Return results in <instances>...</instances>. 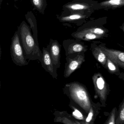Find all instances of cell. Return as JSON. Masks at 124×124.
<instances>
[{"mask_svg": "<svg viewBox=\"0 0 124 124\" xmlns=\"http://www.w3.org/2000/svg\"><path fill=\"white\" fill-rule=\"evenodd\" d=\"M72 36L77 39L87 41L97 39H101L103 37L93 33L82 31L80 30H78L77 31L72 33Z\"/></svg>", "mask_w": 124, "mask_h": 124, "instance_id": "cell-13", "label": "cell"}, {"mask_svg": "<svg viewBox=\"0 0 124 124\" xmlns=\"http://www.w3.org/2000/svg\"><path fill=\"white\" fill-rule=\"evenodd\" d=\"M3 0H0V6H1V4H2Z\"/></svg>", "mask_w": 124, "mask_h": 124, "instance_id": "cell-25", "label": "cell"}, {"mask_svg": "<svg viewBox=\"0 0 124 124\" xmlns=\"http://www.w3.org/2000/svg\"><path fill=\"white\" fill-rule=\"evenodd\" d=\"M120 27L121 29L123 31V32H124V23L122 25L120 26Z\"/></svg>", "mask_w": 124, "mask_h": 124, "instance_id": "cell-24", "label": "cell"}, {"mask_svg": "<svg viewBox=\"0 0 124 124\" xmlns=\"http://www.w3.org/2000/svg\"><path fill=\"white\" fill-rule=\"evenodd\" d=\"M117 112L116 107H115L112 110L106 122L104 123V124H116V114Z\"/></svg>", "mask_w": 124, "mask_h": 124, "instance_id": "cell-23", "label": "cell"}, {"mask_svg": "<svg viewBox=\"0 0 124 124\" xmlns=\"http://www.w3.org/2000/svg\"><path fill=\"white\" fill-rule=\"evenodd\" d=\"M96 94L100 99L103 106L106 104L108 93L107 84L102 75L100 73H95L92 77Z\"/></svg>", "mask_w": 124, "mask_h": 124, "instance_id": "cell-5", "label": "cell"}, {"mask_svg": "<svg viewBox=\"0 0 124 124\" xmlns=\"http://www.w3.org/2000/svg\"><path fill=\"white\" fill-rule=\"evenodd\" d=\"M47 48L50 54L55 68L58 69L61 66V45L57 40L51 39Z\"/></svg>", "mask_w": 124, "mask_h": 124, "instance_id": "cell-8", "label": "cell"}, {"mask_svg": "<svg viewBox=\"0 0 124 124\" xmlns=\"http://www.w3.org/2000/svg\"><path fill=\"white\" fill-rule=\"evenodd\" d=\"M18 31L26 59L29 61L38 60L41 62L42 51L32 35L30 27L24 21L22 22Z\"/></svg>", "mask_w": 124, "mask_h": 124, "instance_id": "cell-1", "label": "cell"}, {"mask_svg": "<svg viewBox=\"0 0 124 124\" xmlns=\"http://www.w3.org/2000/svg\"><path fill=\"white\" fill-rule=\"evenodd\" d=\"M99 47L107 58L117 66L124 69V52L108 48L102 45Z\"/></svg>", "mask_w": 124, "mask_h": 124, "instance_id": "cell-7", "label": "cell"}, {"mask_svg": "<svg viewBox=\"0 0 124 124\" xmlns=\"http://www.w3.org/2000/svg\"><path fill=\"white\" fill-rule=\"evenodd\" d=\"M92 10L91 6L87 3L82 2H70L63 6L64 13H81L86 14Z\"/></svg>", "mask_w": 124, "mask_h": 124, "instance_id": "cell-10", "label": "cell"}, {"mask_svg": "<svg viewBox=\"0 0 124 124\" xmlns=\"http://www.w3.org/2000/svg\"><path fill=\"white\" fill-rule=\"evenodd\" d=\"M31 1L35 8L41 14L44 15L47 5L46 0H31Z\"/></svg>", "mask_w": 124, "mask_h": 124, "instance_id": "cell-18", "label": "cell"}, {"mask_svg": "<svg viewBox=\"0 0 124 124\" xmlns=\"http://www.w3.org/2000/svg\"><path fill=\"white\" fill-rule=\"evenodd\" d=\"M18 0H14V1H18Z\"/></svg>", "mask_w": 124, "mask_h": 124, "instance_id": "cell-26", "label": "cell"}, {"mask_svg": "<svg viewBox=\"0 0 124 124\" xmlns=\"http://www.w3.org/2000/svg\"><path fill=\"white\" fill-rule=\"evenodd\" d=\"M98 111L95 108L94 105L92 104L90 109L88 112L87 116L86 117L84 121L80 122L81 124H94V120L96 117L97 116Z\"/></svg>", "mask_w": 124, "mask_h": 124, "instance_id": "cell-17", "label": "cell"}, {"mask_svg": "<svg viewBox=\"0 0 124 124\" xmlns=\"http://www.w3.org/2000/svg\"><path fill=\"white\" fill-rule=\"evenodd\" d=\"M69 106L72 110V115L73 116L74 118L79 120H83V121L85 120L86 118L85 116H84L80 111L76 107H75L74 103L73 101H70Z\"/></svg>", "mask_w": 124, "mask_h": 124, "instance_id": "cell-19", "label": "cell"}, {"mask_svg": "<svg viewBox=\"0 0 124 124\" xmlns=\"http://www.w3.org/2000/svg\"><path fill=\"white\" fill-rule=\"evenodd\" d=\"M124 6V0H106L99 4L101 8L106 9H115Z\"/></svg>", "mask_w": 124, "mask_h": 124, "instance_id": "cell-14", "label": "cell"}, {"mask_svg": "<svg viewBox=\"0 0 124 124\" xmlns=\"http://www.w3.org/2000/svg\"><path fill=\"white\" fill-rule=\"evenodd\" d=\"M87 17L86 14L78 12L70 13H62L61 15L57 16V19L60 22L73 23L85 19Z\"/></svg>", "mask_w": 124, "mask_h": 124, "instance_id": "cell-11", "label": "cell"}, {"mask_svg": "<svg viewBox=\"0 0 124 124\" xmlns=\"http://www.w3.org/2000/svg\"><path fill=\"white\" fill-rule=\"evenodd\" d=\"M106 30L101 27H94L85 28L80 31L86 32H91V33H93V34L103 37L104 35H106L107 31Z\"/></svg>", "mask_w": 124, "mask_h": 124, "instance_id": "cell-20", "label": "cell"}, {"mask_svg": "<svg viewBox=\"0 0 124 124\" xmlns=\"http://www.w3.org/2000/svg\"><path fill=\"white\" fill-rule=\"evenodd\" d=\"M63 45L66 56L75 54L84 53L87 50L84 44L74 40H65L63 41Z\"/></svg>", "mask_w": 124, "mask_h": 124, "instance_id": "cell-6", "label": "cell"}, {"mask_svg": "<svg viewBox=\"0 0 124 124\" xmlns=\"http://www.w3.org/2000/svg\"><path fill=\"white\" fill-rule=\"evenodd\" d=\"M63 90V93L68 96L70 101L88 113L92 103L88 92L83 85L77 82L67 83Z\"/></svg>", "mask_w": 124, "mask_h": 124, "instance_id": "cell-2", "label": "cell"}, {"mask_svg": "<svg viewBox=\"0 0 124 124\" xmlns=\"http://www.w3.org/2000/svg\"><path fill=\"white\" fill-rule=\"evenodd\" d=\"M94 58L105 69H107V57L100 47H95L92 50Z\"/></svg>", "mask_w": 124, "mask_h": 124, "instance_id": "cell-15", "label": "cell"}, {"mask_svg": "<svg viewBox=\"0 0 124 124\" xmlns=\"http://www.w3.org/2000/svg\"><path fill=\"white\" fill-rule=\"evenodd\" d=\"M10 53L12 61L16 65L23 66L29 64V62L25 57L23 49L21 43L18 30L16 32L12 38Z\"/></svg>", "mask_w": 124, "mask_h": 124, "instance_id": "cell-3", "label": "cell"}, {"mask_svg": "<svg viewBox=\"0 0 124 124\" xmlns=\"http://www.w3.org/2000/svg\"><path fill=\"white\" fill-rule=\"evenodd\" d=\"M107 69L109 72L111 74H115L119 71V69L117 66L113 63L110 59L107 58Z\"/></svg>", "mask_w": 124, "mask_h": 124, "instance_id": "cell-22", "label": "cell"}, {"mask_svg": "<svg viewBox=\"0 0 124 124\" xmlns=\"http://www.w3.org/2000/svg\"><path fill=\"white\" fill-rule=\"evenodd\" d=\"M42 58L40 62L43 68L48 72L53 78L58 79L57 69L55 68L50 53L47 47H43L42 50Z\"/></svg>", "mask_w": 124, "mask_h": 124, "instance_id": "cell-9", "label": "cell"}, {"mask_svg": "<svg viewBox=\"0 0 124 124\" xmlns=\"http://www.w3.org/2000/svg\"><path fill=\"white\" fill-rule=\"evenodd\" d=\"M116 124H124V98L119 106L118 116Z\"/></svg>", "mask_w": 124, "mask_h": 124, "instance_id": "cell-21", "label": "cell"}, {"mask_svg": "<svg viewBox=\"0 0 124 124\" xmlns=\"http://www.w3.org/2000/svg\"><path fill=\"white\" fill-rule=\"evenodd\" d=\"M66 61L64 77L68 78L75 71L80 68L85 59L84 53L75 54L66 56Z\"/></svg>", "mask_w": 124, "mask_h": 124, "instance_id": "cell-4", "label": "cell"}, {"mask_svg": "<svg viewBox=\"0 0 124 124\" xmlns=\"http://www.w3.org/2000/svg\"><path fill=\"white\" fill-rule=\"evenodd\" d=\"M53 115L55 116V122L61 123L64 124H81L80 122L75 120L73 116L68 114L66 111H55Z\"/></svg>", "mask_w": 124, "mask_h": 124, "instance_id": "cell-12", "label": "cell"}, {"mask_svg": "<svg viewBox=\"0 0 124 124\" xmlns=\"http://www.w3.org/2000/svg\"><path fill=\"white\" fill-rule=\"evenodd\" d=\"M26 19H27L29 23L30 24V27L34 33V37L36 41L38 42V40L37 30V23L36 19L33 14L31 12H29L26 15Z\"/></svg>", "mask_w": 124, "mask_h": 124, "instance_id": "cell-16", "label": "cell"}]
</instances>
